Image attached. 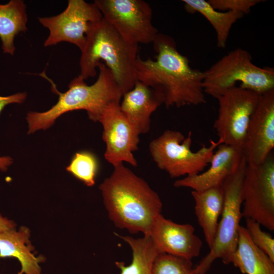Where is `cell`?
<instances>
[{
	"instance_id": "3",
	"label": "cell",
	"mask_w": 274,
	"mask_h": 274,
	"mask_svg": "<svg viewBox=\"0 0 274 274\" xmlns=\"http://www.w3.org/2000/svg\"><path fill=\"white\" fill-rule=\"evenodd\" d=\"M97 67L99 75L93 84L88 85L79 75L71 81L68 89L63 93L58 91L44 72L41 74L49 81L52 90L58 95V99L56 104L47 111L27 113L28 133L48 128L61 115L74 110H84L90 120L97 122L109 104L120 102L123 94L113 73L102 62L99 63Z\"/></svg>"
},
{
	"instance_id": "6",
	"label": "cell",
	"mask_w": 274,
	"mask_h": 274,
	"mask_svg": "<svg viewBox=\"0 0 274 274\" xmlns=\"http://www.w3.org/2000/svg\"><path fill=\"white\" fill-rule=\"evenodd\" d=\"M247 164L244 156L237 170L223 182L224 205L214 244L209 253L194 268V274H206L219 258L226 264L235 251L242 217V187Z\"/></svg>"
},
{
	"instance_id": "22",
	"label": "cell",
	"mask_w": 274,
	"mask_h": 274,
	"mask_svg": "<svg viewBox=\"0 0 274 274\" xmlns=\"http://www.w3.org/2000/svg\"><path fill=\"white\" fill-rule=\"evenodd\" d=\"M126 242L132 250V258L130 264L117 261L115 265L120 269V274H152L154 261L159 253L154 246L150 237L134 238L116 234Z\"/></svg>"
},
{
	"instance_id": "15",
	"label": "cell",
	"mask_w": 274,
	"mask_h": 274,
	"mask_svg": "<svg viewBox=\"0 0 274 274\" xmlns=\"http://www.w3.org/2000/svg\"><path fill=\"white\" fill-rule=\"evenodd\" d=\"M243 156L242 150L221 144L214 152L207 170L177 180L174 186L189 188L195 191L221 186L224 181L237 170Z\"/></svg>"
},
{
	"instance_id": "19",
	"label": "cell",
	"mask_w": 274,
	"mask_h": 274,
	"mask_svg": "<svg viewBox=\"0 0 274 274\" xmlns=\"http://www.w3.org/2000/svg\"><path fill=\"white\" fill-rule=\"evenodd\" d=\"M230 263L243 274H274V262L253 243L246 228L242 226Z\"/></svg>"
},
{
	"instance_id": "21",
	"label": "cell",
	"mask_w": 274,
	"mask_h": 274,
	"mask_svg": "<svg viewBox=\"0 0 274 274\" xmlns=\"http://www.w3.org/2000/svg\"><path fill=\"white\" fill-rule=\"evenodd\" d=\"M186 10L191 13L197 12L210 23L217 36L219 48H225L232 25L244 14L239 12H222L213 8L204 0H183Z\"/></svg>"
},
{
	"instance_id": "8",
	"label": "cell",
	"mask_w": 274,
	"mask_h": 274,
	"mask_svg": "<svg viewBox=\"0 0 274 274\" xmlns=\"http://www.w3.org/2000/svg\"><path fill=\"white\" fill-rule=\"evenodd\" d=\"M260 94L234 86L218 97V114L214 127L218 141L242 151L251 117Z\"/></svg>"
},
{
	"instance_id": "11",
	"label": "cell",
	"mask_w": 274,
	"mask_h": 274,
	"mask_svg": "<svg viewBox=\"0 0 274 274\" xmlns=\"http://www.w3.org/2000/svg\"><path fill=\"white\" fill-rule=\"evenodd\" d=\"M102 18V14L94 2L69 0L62 13L52 17L38 18L39 22L49 30L44 46H52L65 42L74 44L81 51L90 25Z\"/></svg>"
},
{
	"instance_id": "25",
	"label": "cell",
	"mask_w": 274,
	"mask_h": 274,
	"mask_svg": "<svg viewBox=\"0 0 274 274\" xmlns=\"http://www.w3.org/2000/svg\"><path fill=\"white\" fill-rule=\"evenodd\" d=\"M246 229L253 243L274 262V239L263 231L260 225L251 219H246Z\"/></svg>"
},
{
	"instance_id": "24",
	"label": "cell",
	"mask_w": 274,
	"mask_h": 274,
	"mask_svg": "<svg viewBox=\"0 0 274 274\" xmlns=\"http://www.w3.org/2000/svg\"><path fill=\"white\" fill-rule=\"evenodd\" d=\"M152 274H194V272L191 260L167 254H159L153 263Z\"/></svg>"
},
{
	"instance_id": "9",
	"label": "cell",
	"mask_w": 274,
	"mask_h": 274,
	"mask_svg": "<svg viewBox=\"0 0 274 274\" xmlns=\"http://www.w3.org/2000/svg\"><path fill=\"white\" fill-rule=\"evenodd\" d=\"M102 17L126 41L153 43L158 30L152 24V10L143 0H95Z\"/></svg>"
},
{
	"instance_id": "17",
	"label": "cell",
	"mask_w": 274,
	"mask_h": 274,
	"mask_svg": "<svg viewBox=\"0 0 274 274\" xmlns=\"http://www.w3.org/2000/svg\"><path fill=\"white\" fill-rule=\"evenodd\" d=\"M30 231L21 227L0 232V258L13 257L20 262L21 269L18 274H41L40 263L45 260L42 256L36 257L34 247L29 240Z\"/></svg>"
},
{
	"instance_id": "20",
	"label": "cell",
	"mask_w": 274,
	"mask_h": 274,
	"mask_svg": "<svg viewBox=\"0 0 274 274\" xmlns=\"http://www.w3.org/2000/svg\"><path fill=\"white\" fill-rule=\"evenodd\" d=\"M27 22L26 6L23 1L11 0L0 4V39L4 53L14 54L15 36L27 30Z\"/></svg>"
},
{
	"instance_id": "23",
	"label": "cell",
	"mask_w": 274,
	"mask_h": 274,
	"mask_svg": "<svg viewBox=\"0 0 274 274\" xmlns=\"http://www.w3.org/2000/svg\"><path fill=\"white\" fill-rule=\"evenodd\" d=\"M99 168L96 157L89 151L77 152L72 158L66 170L87 186H92Z\"/></svg>"
},
{
	"instance_id": "12",
	"label": "cell",
	"mask_w": 274,
	"mask_h": 274,
	"mask_svg": "<svg viewBox=\"0 0 274 274\" xmlns=\"http://www.w3.org/2000/svg\"><path fill=\"white\" fill-rule=\"evenodd\" d=\"M120 102L109 104L98 120L103 126L102 139L106 145L105 158L114 167L123 162L136 166L132 153L139 148L140 134L122 113Z\"/></svg>"
},
{
	"instance_id": "1",
	"label": "cell",
	"mask_w": 274,
	"mask_h": 274,
	"mask_svg": "<svg viewBox=\"0 0 274 274\" xmlns=\"http://www.w3.org/2000/svg\"><path fill=\"white\" fill-rule=\"evenodd\" d=\"M152 43L156 58L144 60L138 57L136 80L155 91L167 108L206 103L203 72L190 66L188 58L178 51L171 37L158 33Z\"/></svg>"
},
{
	"instance_id": "13",
	"label": "cell",
	"mask_w": 274,
	"mask_h": 274,
	"mask_svg": "<svg viewBox=\"0 0 274 274\" xmlns=\"http://www.w3.org/2000/svg\"><path fill=\"white\" fill-rule=\"evenodd\" d=\"M274 148V89L260 95L242 148L249 166L263 163Z\"/></svg>"
},
{
	"instance_id": "2",
	"label": "cell",
	"mask_w": 274,
	"mask_h": 274,
	"mask_svg": "<svg viewBox=\"0 0 274 274\" xmlns=\"http://www.w3.org/2000/svg\"><path fill=\"white\" fill-rule=\"evenodd\" d=\"M99 185L110 220L130 233L148 235L161 212L158 194L142 178L121 164Z\"/></svg>"
},
{
	"instance_id": "7",
	"label": "cell",
	"mask_w": 274,
	"mask_h": 274,
	"mask_svg": "<svg viewBox=\"0 0 274 274\" xmlns=\"http://www.w3.org/2000/svg\"><path fill=\"white\" fill-rule=\"evenodd\" d=\"M192 132L187 137L180 131L166 130L149 144V150L157 166L172 178L202 172L209 165L215 149L220 145L211 140L198 150H191Z\"/></svg>"
},
{
	"instance_id": "10",
	"label": "cell",
	"mask_w": 274,
	"mask_h": 274,
	"mask_svg": "<svg viewBox=\"0 0 274 274\" xmlns=\"http://www.w3.org/2000/svg\"><path fill=\"white\" fill-rule=\"evenodd\" d=\"M242 217L274 230V157L256 166L247 165L242 187Z\"/></svg>"
},
{
	"instance_id": "26",
	"label": "cell",
	"mask_w": 274,
	"mask_h": 274,
	"mask_svg": "<svg viewBox=\"0 0 274 274\" xmlns=\"http://www.w3.org/2000/svg\"><path fill=\"white\" fill-rule=\"evenodd\" d=\"M215 9L222 11H236L248 14L251 8L264 1L261 0H209L208 1Z\"/></svg>"
},
{
	"instance_id": "5",
	"label": "cell",
	"mask_w": 274,
	"mask_h": 274,
	"mask_svg": "<svg viewBox=\"0 0 274 274\" xmlns=\"http://www.w3.org/2000/svg\"><path fill=\"white\" fill-rule=\"evenodd\" d=\"M250 53L235 49L203 72L204 93L217 98L237 82L243 88L262 94L274 89L273 67L255 65Z\"/></svg>"
},
{
	"instance_id": "4",
	"label": "cell",
	"mask_w": 274,
	"mask_h": 274,
	"mask_svg": "<svg viewBox=\"0 0 274 274\" xmlns=\"http://www.w3.org/2000/svg\"><path fill=\"white\" fill-rule=\"evenodd\" d=\"M81 51L80 75L84 80L96 75V68L103 61L123 94L133 88L137 81L139 45L126 41L103 17L90 25Z\"/></svg>"
},
{
	"instance_id": "18",
	"label": "cell",
	"mask_w": 274,
	"mask_h": 274,
	"mask_svg": "<svg viewBox=\"0 0 274 274\" xmlns=\"http://www.w3.org/2000/svg\"><path fill=\"white\" fill-rule=\"evenodd\" d=\"M194 209L198 224L202 229L207 244L211 249L214 242L219 219L224 205L222 186L204 190H192Z\"/></svg>"
},
{
	"instance_id": "16",
	"label": "cell",
	"mask_w": 274,
	"mask_h": 274,
	"mask_svg": "<svg viewBox=\"0 0 274 274\" xmlns=\"http://www.w3.org/2000/svg\"><path fill=\"white\" fill-rule=\"evenodd\" d=\"M162 104V98L155 91L137 80L133 88L123 95L120 108L127 120L141 134L149 131L151 115Z\"/></svg>"
},
{
	"instance_id": "14",
	"label": "cell",
	"mask_w": 274,
	"mask_h": 274,
	"mask_svg": "<svg viewBox=\"0 0 274 274\" xmlns=\"http://www.w3.org/2000/svg\"><path fill=\"white\" fill-rule=\"evenodd\" d=\"M149 236L159 254L191 260L199 256L202 243L190 224H178L160 214L155 220Z\"/></svg>"
},
{
	"instance_id": "28",
	"label": "cell",
	"mask_w": 274,
	"mask_h": 274,
	"mask_svg": "<svg viewBox=\"0 0 274 274\" xmlns=\"http://www.w3.org/2000/svg\"><path fill=\"white\" fill-rule=\"evenodd\" d=\"M15 223L0 214V232L15 228Z\"/></svg>"
},
{
	"instance_id": "27",
	"label": "cell",
	"mask_w": 274,
	"mask_h": 274,
	"mask_svg": "<svg viewBox=\"0 0 274 274\" xmlns=\"http://www.w3.org/2000/svg\"><path fill=\"white\" fill-rule=\"evenodd\" d=\"M27 96V93L24 92H19L16 94L7 96H0V113L5 107L9 104L17 103H23ZM13 162L12 158L8 156L0 157V169L5 171L7 167Z\"/></svg>"
}]
</instances>
